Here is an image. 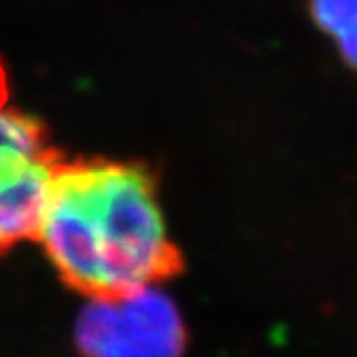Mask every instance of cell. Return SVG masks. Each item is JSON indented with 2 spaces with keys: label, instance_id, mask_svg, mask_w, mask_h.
Masks as SVG:
<instances>
[{
  "label": "cell",
  "instance_id": "obj_2",
  "mask_svg": "<svg viewBox=\"0 0 357 357\" xmlns=\"http://www.w3.org/2000/svg\"><path fill=\"white\" fill-rule=\"evenodd\" d=\"M61 151L47 127L13 104L0 65V254L37 239Z\"/></svg>",
  "mask_w": 357,
  "mask_h": 357
},
{
  "label": "cell",
  "instance_id": "obj_3",
  "mask_svg": "<svg viewBox=\"0 0 357 357\" xmlns=\"http://www.w3.org/2000/svg\"><path fill=\"white\" fill-rule=\"evenodd\" d=\"M82 357H183L188 329L170 297L149 287L114 299H91L75 323Z\"/></svg>",
  "mask_w": 357,
  "mask_h": 357
},
{
  "label": "cell",
  "instance_id": "obj_1",
  "mask_svg": "<svg viewBox=\"0 0 357 357\" xmlns=\"http://www.w3.org/2000/svg\"><path fill=\"white\" fill-rule=\"evenodd\" d=\"M37 241L63 282L89 299L158 287L183 271L170 239L158 176L142 162L61 160Z\"/></svg>",
  "mask_w": 357,
  "mask_h": 357
},
{
  "label": "cell",
  "instance_id": "obj_4",
  "mask_svg": "<svg viewBox=\"0 0 357 357\" xmlns=\"http://www.w3.org/2000/svg\"><path fill=\"white\" fill-rule=\"evenodd\" d=\"M317 26L336 41L347 65L357 69V0H308Z\"/></svg>",
  "mask_w": 357,
  "mask_h": 357
}]
</instances>
